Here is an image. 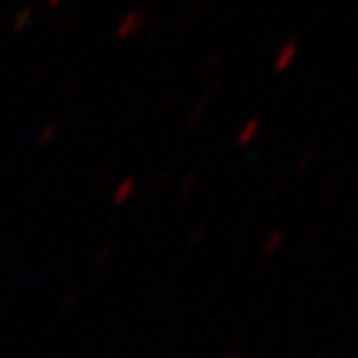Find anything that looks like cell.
<instances>
[{
    "label": "cell",
    "instance_id": "7a4b0ae2",
    "mask_svg": "<svg viewBox=\"0 0 358 358\" xmlns=\"http://www.w3.org/2000/svg\"><path fill=\"white\" fill-rule=\"evenodd\" d=\"M281 239H284V229L279 227V229H274L271 234L266 236V241H264V246H262V252L264 254H271L276 249V246L281 244Z\"/></svg>",
    "mask_w": 358,
    "mask_h": 358
},
{
    "label": "cell",
    "instance_id": "277c9868",
    "mask_svg": "<svg viewBox=\"0 0 358 358\" xmlns=\"http://www.w3.org/2000/svg\"><path fill=\"white\" fill-rule=\"evenodd\" d=\"M316 152H319V145H316V142H311V145H308L306 150H303V155L299 157V164H306L308 159H311V157L316 155Z\"/></svg>",
    "mask_w": 358,
    "mask_h": 358
},
{
    "label": "cell",
    "instance_id": "6da1fadb",
    "mask_svg": "<svg viewBox=\"0 0 358 358\" xmlns=\"http://www.w3.org/2000/svg\"><path fill=\"white\" fill-rule=\"evenodd\" d=\"M294 52H296V35H291V38L281 45V50L276 52V70H281V67L289 65L291 57H294Z\"/></svg>",
    "mask_w": 358,
    "mask_h": 358
},
{
    "label": "cell",
    "instance_id": "3957f363",
    "mask_svg": "<svg viewBox=\"0 0 358 358\" xmlns=\"http://www.w3.org/2000/svg\"><path fill=\"white\" fill-rule=\"evenodd\" d=\"M259 122H262V120H259V117H252V120H249V122H246L244 127H241V132H239V140H249V134H252L254 129L259 127Z\"/></svg>",
    "mask_w": 358,
    "mask_h": 358
}]
</instances>
